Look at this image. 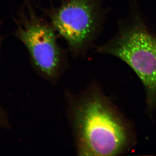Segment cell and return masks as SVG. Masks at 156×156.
I'll return each mask as SVG.
<instances>
[{"label": "cell", "mask_w": 156, "mask_h": 156, "mask_svg": "<svg viewBox=\"0 0 156 156\" xmlns=\"http://www.w3.org/2000/svg\"><path fill=\"white\" fill-rule=\"evenodd\" d=\"M17 35L28 50L38 73L52 85L57 83L67 69V53L58 44L57 33L49 20L37 14L28 2Z\"/></svg>", "instance_id": "4"}, {"label": "cell", "mask_w": 156, "mask_h": 156, "mask_svg": "<svg viewBox=\"0 0 156 156\" xmlns=\"http://www.w3.org/2000/svg\"><path fill=\"white\" fill-rule=\"evenodd\" d=\"M128 3V14L118 21L116 33L96 52L119 58L135 72L145 88L148 109L152 111L156 108V34L146 24L136 0Z\"/></svg>", "instance_id": "2"}, {"label": "cell", "mask_w": 156, "mask_h": 156, "mask_svg": "<svg viewBox=\"0 0 156 156\" xmlns=\"http://www.w3.org/2000/svg\"><path fill=\"white\" fill-rule=\"evenodd\" d=\"M68 116L77 154L114 156L128 142V132L116 110L96 82L77 94L66 91Z\"/></svg>", "instance_id": "1"}, {"label": "cell", "mask_w": 156, "mask_h": 156, "mask_svg": "<svg viewBox=\"0 0 156 156\" xmlns=\"http://www.w3.org/2000/svg\"><path fill=\"white\" fill-rule=\"evenodd\" d=\"M43 10L76 58L86 56L93 48L109 11L103 0H63L58 7Z\"/></svg>", "instance_id": "3"}]
</instances>
